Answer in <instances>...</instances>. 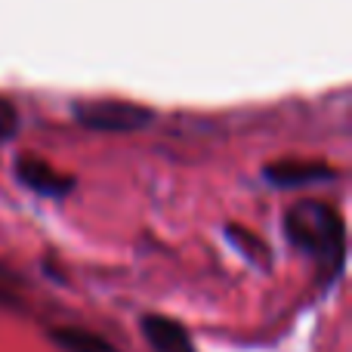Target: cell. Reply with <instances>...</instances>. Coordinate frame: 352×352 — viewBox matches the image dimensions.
<instances>
[{
	"instance_id": "6",
	"label": "cell",
	"mask_w": 352,
	"mask_h": 352,
	"mask_svg": "<svg viewBox=\"0 0 352 352\" xmlns=\"http://www.w3.org/2000/svg\"><path fill=\"white\" fill-rule=\"evenodd\" d=\"M50 337H53L56 346L65 352H118L105 337L93 334L87 328H56L50 331Z\"/></svg>"
},
{
	"instance_id": "1",
	"label": "cell",
	"mask_w": 352,
	"mask_h": 352,
	"mask_svg": "<svg viewBox=\"0 0 352 352\" xmlns=\"http://www.w3.org/2000/svg\"><path fill=\"white\" fill-rule=\"evenodd\" d=\"M285 232L294 248L318 256L324 266H337L343 260V241H346V226L340 213L324 201H300L287 210Z\"/></svg>"
},
{
	"instance_id": "7",
	"label": "cell",
	"mask_w": 352,
	"mask_h": 352,
	"mask_svg": "<svg viewBox=\"0 0 352 352\" xmlns=\"http://www.w3.org/2000/svg\"><path fill=\"white\" fill-rule=\"evenodd\" d=\"M229 235L235 238V244L244 250L248 256H260L263 263L269 260V250H266V244H263V238H256V235H250V232H244V229H238V226H232L229 229Z\"/></svg>"
},
{
	"instance_id": "5",
	"label": "cell",
	"mask_w": 352,
	"mask_h": 352,
	"mask_svg": "<svg viewBox=\"0 0 352 352\" xmlns=\"http://www.w3.org/2000/svg\"><path fill=\"white\" fill-rule=\"evenodd\" d=\"M142 334L158 352H195L192 340H188V331L173 318L146 316L142 318Z\"/></svg>"
},
{
	"instance_id": "2",
	"label": "cell",
	"mask_w": 352,
	"mask_h": 352,
	"mask_svg": "<svg viewBox=\"0 0 352 352\" xmlns=\"http://www.w3.org/2000/svg\"><path fill=\"white\" fill-rule=\"evenodd\" d=\"M74 118L90 130H105V133H127L152 124V109L127 102V99H90V102L74 105Z\"/></svg>"
},
{
	"instance_id": "8",
	"label": "cell",
	"mask_w": 352,
	"mask_h": 352,
	"mask_svg": "<svg viewBox=\"0 0 352 352\" xmlns=\"http://www.w3.org/2000/svg\"><path fill=\"white\" fill-rule=\"evenodd\" d=\"M16 130H19V111H16V105H12L10 99L0 96V142L10 140Z\"/></svg>"
},
{
	"instance_id": "4",
	"label": "cell",
	"mask_w": 352,
	"mask_h": 352,
	"mask_svg": "<svg viewBox=\"0 0 352 352\" xmlns=\"http://www.w3.org/2000/svg\"><path fill=\"white\" fill-rule=\"evenodd\" d=\"M334 176V167L322 161H272L266 167V179L275 186H306V182H322Z\"/></svg>"
},
{
	"instance_id": "3",
	"label": "cell",
	"mask_w": 352,
	"mask_h": 352,
	"mask_svg": "<svg viewBox=\"0 0 352 352\" xmlns=\"http://www.w3.org/2000/svg\"><path fill=\"white\" fill-rule=\"evenodd\" d=\"M16 176L22 186H28L31 192H37V195H65L74 182L72 176L59 173L53 164L34 158V155H22V158L16 161Z\"/></svg>"
}]
</instances>
